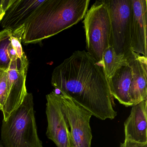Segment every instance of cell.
Returning <instances> with one entry per match:
<instances>
[{
    "label": "cell",
    "mask_w": 147,
    "mask_h": 147,
    "mask_svg": "<svg viewBox=\"0 0 147 147\" xmlns=\"http://www.w3.org/2000/svg\"><path fill=\"white\" fill-rule=\"evenodd\" d=\"M125 58L132 69L129 96L133 106L147 100V58L133 51Z\"/></svg>",
    "instance_id": "obj_10"
},
{
    "label": "cell",
    "mask_w": 147,
    "mask_h": 147,
    "mask_svg": "<svg viewBox=\"0 0 147 147\" xmlns=\"http://www.w3.org/2000/svg\"><path fill=\"white\" fill-rule=\"evenodd\" d=\"M107 80L113 98L126 107L133 106L129 96L132 80V69L128 63L119 68Z\"/></svg>",
    "instance_id": "obj_14"
},
{
    "label": "cell",
    "mask_w": 147,
    "mask_h": 147,
    "mask_svg": "<svg viewBox=\"0 0 147 147\" xmlns=\"http://www.w3.org/2000/svg\"><path fill=\"white\" fill-rule=\"evenodd\" d=\"M83 23L87 52L102 64L103 53L110 46L111 33L110 14L104 1H95L86 13Z\"/></svg>",
    "instance_id": "obj_4"
},
{
    "label": "cell",
    "mask_w": 147,
    "mask_h": 147,
    "mask_svg": "<svg viewBox=\"0 0 147 147\" xmlns=\"http://www.w3.org/2000/svg\"><path fill=\"white\" fill-rule=\"evenodd\" d=\"M46 98V136L57 147H70L69 127L62 110L61 94L53 91Z\"/></svg>",
    "instance_id": "obj_7"
},
{
    "label": "cell",
    "mask_w": 147,
    "mask_h": 147,
    "mask_svg": "<svg viewBox=\"0 0 147 147\" xmlns=\"http://www.w3.org/2000/svg\"><path fill=\"white\" fill-rule=\"evenodd\" d=\"M13 1L14 0H0V22Z\"/></svg>",
    "instance_id": "obj_17"
},
{
    "label": "cell",
    "mask_w": 147,
    "mask_h": 147,
    "mask_svg": "<svg viewBox=\"0 0 147 147\" xmlns=\"http://www.w3.org/2000/svg\"><path fill=\"white\" fill-rule=\"evenodd\" d=\"M51 85L61 94L104 120L117 116L103 64L85 51H75L53 70Z\"/></svg>",
    "instance_id": "obj_1"
},
{
    "label": "cell",
    "mask_w": 147,
    "mask_h": 147,
    "mask_svg": "<svg viewBox=\"0 0 147 147\" xmlns=\"http://www.w3.org/2000/svg\"><path fill=\"white\" fill-rule=\"evenodd\" d=\"M44 1L14 0L6 12L0 24L4 29L14 30L24 25L34 11Z\"/></svg>",
    "instance_id": "obj_12"
},
{
    "label": "cell",
    "mask_w": 147,
    "mask_h": 147,
    "mask_svg": "<svg viewBox=\"0 0 147 147\" xmlns=\"http://www.w3.org/2000/svg\"><path fill=\"white\" fill-rule=\"evenodd\" d=\"M24 25L14 30L0 32V69H8L11 64L20 70L28 71L29 62L21 42Z\"/></svg>",
    "instance_id": "obj_8"
},
{
    "label": "cell",
    "mask_w": 147,
    "mask_h": 147,
    "mask_svg": "<svg viewBox=\"0 0 147 147\" xmlns=\"http://www.w3.org/2000/svg\"><path fill=\"white\" fill-rule=\"evenodd\" d=\"M120 147H147V143H142L125 139L124 142L120 144Z\"/></svg>",
    "instance_id": "obj_18"
},
{
    "label": "cell",
    "mask_w": 147,
    "mask_h": 147,
    "mask_svg": "<svg viewBox=\"0 0 147 147\" xmlns=\"http://www.w3.org/2000/svg\"><path fill=\"white\" fill-rule=\"evenodd\" d=\"M61 95L62 110L70 128V147H91L90 120L92 114L69 97Z\"/></svg>",
    "instance_id": "obj_6"
},
{
    "label": "cell",
    "mask_w": 147,
    "mask_h": 147,
    "mask_svg": "<svg viewBox=\"0 0 147 147\" xmlns=\"http://www.w3.org/2000/svg\"><path fill=\"white\" fill-rule=\"evenodd\" d=\"M9 89L7 99L2 111L3 120L21 105L27 94L26 86L27 71L16 69H8Z\"/></svg>",
    "instance_id": "obj_11"
},
{
    "label": "cell",
    "mask_w": 147,
    "mask_h": 147,
    "mask_svg": "<svg viewBox=\"0 0 147 147\" xmlns=\"http://www.w3.org/2000/svg\"><path fill=\"white\" fill-rule=\"evenodd\" d=\"M127 64L125 57L116 54L111 46H109L104 51L102 64L107 79L111 78L119 68Z\"/></svg>",
    "instance_id": "obj_15"
},
{
    "label": "cell",
    "mask_w": 147,
    "mask_h": 147,
    "mask_svg": "<svg viewBox=\"0 0 147 147\" xmlns=\"http://www.w3.org/2000/svg\"><path fill=\"white\" fill-rule=\"evenodd\" d=\"M130 38L133 52L147 57V0H131Z\"/></svg>",
    "instance_id": "obj_9"
},
{
    "label": "cell",
    "mask_w": 147,
    "mask_h": 147,
    "mask_svg": "<svg viewBox=\"0 0 147 147\" xmlns=\"http://www.w3.org/2000/svg\"><path fill=\"white\" fill-rule=\"evenodd\" d=\"M9 89L8 69H0V111H3Z\"/></svg>",
    "instance_id": "obj_16"
},
{
    "label": "cell",
    "mask_w": 147,
    "mask_h": 147,
    "mask_svg": "<svg viewBox=\"0 0 147 147\" xmlns=\"http://www.w3.org/2000/svg\"><path fill=\"white\" fill-rule=\"evenodd\" d=\"M147 100L132 106L124 123L125 139L147 143Z\"/></svg>",
    "instance_id": "obj_13"
},
{
    "label": "cell",
    "mask_w": 147,
    "mask_h": 147,
    "mask_svg": "<svg viewBox=\"0 0 147 147\" xmlns=\"http://www.w3.org/2000/svg\"><path fill=\"white\" fill-rule=\"evenodd\" d=\"M0 147H4V146H3V144H2V142H1V139H0Z\"/></svg>",
    "instance_id": "obj_19"
},
{
    "label": "cell",
    "mask_w": 147,
    "mask_h": 147,
    "mask_svg": "<svg viewBox=\"0 0 147 147\" xmlns=\"http://www.w3.org/2000/svg\"><path fill=\"white\" fill-rule=\"evenodd\" d=\"M111 19L110 46L117 55L128 56L131 51L130 38L131 0L104 1Z\"/></svg>",
    "instance_id": "obj_5"
},
{
    "label": "cell",
    "mask_w": 147,
    "mask_h": 147,
    "mask_svg": "<svg viewBox=\"0 0 147 147\" xmlns=\"http://www.w3.org/2000/svg\"><path fill=\"white\" fill-rule=\"evenodd\" d=\"M89 2V0H45L24 24L23 43H38L76 24L84 18Z\"/></svg>",
    "instance_id": "obj_2"
},
{
    "label": "cell",
    "mask_w": 147,
    "mask_h": 147,
    "mask_svg": "<svg viewBox=\"0 0 147 147\" xmlns=\"http://www.w3.org/2000/svg\"><path fill=\"white\" fill-rule=\"evenodd\" d=\"M1 140L4 147H43L38 134L32 94L2 120Z\"/></svg>",
    "instance_id": "obj_3"
}]
</instances>
